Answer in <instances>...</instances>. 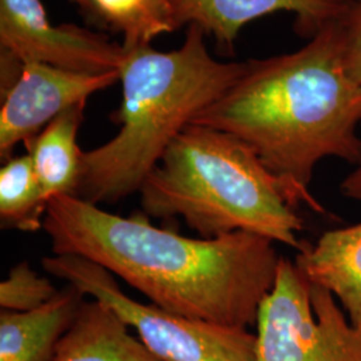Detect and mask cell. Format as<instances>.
<instances>
[{
	"label": "cell",
	"instance_id": "cell-1",
	"mask_svg": "<svg viewBox=\"0 0 361 361\" xmlns=\"http://www.w3.org/2000/svg\"><path fill=\"white\" fill-rule=\"evenodd\" d=\"M43 229L54 255L101 265L161 310L233 328L256 324L281 258L255 233L189 238L146 214L121 217L74 195L49 201Z\"/></svg>",
	"mask_w": 361,
	"mask_h": 361
},
{
	"label": "cell",
	"instance_id": "cell-2",
	"mask_svg": "<svg viewBox=\"0 0 361 361\" xmlns=\"http://www.w3.org/2000/svg\"><path fill=\"white\" fill-rule=\"evenodd\" d=\"M361 85L343 59L338 23L302 49L249 61L245 73L192 125L229 133L245 142L281 182L292 207L324 213L310 190L324 158L361 164Z\"/></svg>",
	"mask_w": 361,
	"mask_h": 361
},
{
	"label": "cell",
	"instance_id": "cell-3",
	"mask_svg": "<svg viewBox=\"0 0 361 361\" xmlns=\"http://www.w3.org/2000/svg\"><path fill=\"white\" fill-rule=\"evenodd\" d=\"M204 38L190 25L178 50H125L122 104L113 116L121 129L109 142L82 152L74 197L99 207L140 192L173 140L243 77L247 62L216 61Z\"/></svg>",
	"mask_w": 361,
	"mask_h": 361
},
{
	"label": "cell",
	"instance_id": "cell-4",
	"mask_svg": "<svg viewBox=\"0 0 361 361\" xmlns=\"http://www.w3.org/2000/svg\"><path fill=\"white\" fill-rule=\"evenodd\" d=\"M143 214L180 217L202 238L255 233L300 250L304 221L257 154L229 133L189 125L140 188Z\"/></svg>",
	"mask_w": 361,
	"mask_h": 361
},
{
	"label": "cell",
	"instance_id": "cell-5",
	"mask_svg": "<svg viewBox=\"0 0 361 361\" xmlns=\"http://www.w3.org/2000/svg\"><path fill=\"white\" fill-rule=\"evenodd\" d=\"M42 265L85 296L110 307L161 361H256V335L245 328L193 320L141 304L122 292L110 271L86 258L55 255L43 258Z\"/></svg>",
	"mask_w": 361,
	"mask_h": 361
},
{
	"label": "cell",
	"instance_id": "cell-6",
	"mask_svg": "<svg viewBox=\"0 0 361 361\" xmlns=\"http://www.w3.org/2000/svg\"><path fill=\"white\" fill-rule=\"evenodd\" d=\"M256 326V361H361V328L289 258H280Z\"/></svg>",
	"mask_w": 361,
	"mask_h": 361
},
{
	"label": "cell",
	"instance_id": "cell-7",
	"mask_svg": "<svg viewBox=\"0 0 361 361\" xmlns=\"http://www.w3.org/2000/svg\"><path fill=\"white\" fill-rule=\"evenodd\" d=\"M0 47L20 65L34 61L85 74L121 71L126 59L123 46L102 34L52 26L40 0H0Z\"/></svg>",
	"mask_w": 361,
	"mask_h": 361
},
{
	"label": "cell",
	"instance_id": "cell-8",
	"mask_svg": "<svg viewBox=\"0 0 361 361\" xmlns=\"http://www.w3.org/2000/svg\"><path fill=\"white\" fill-rule=\"evenodd\" d=\"M121 80V71L85 74L27 61L13 86L1 94L0 157L8 161L18 143H26L67 109L86 104L92 94Z\"/></svg>",
	"mask_w": 361,
	"mask_h": 361
},
{
	"label": "cell",
	"instance_id": "cell-9",
	"mask_svg": "<svg viewBox=\"0 0 361 361\" xmlns=\"http://www.w3.org/2000/svg\"><path fill=\"white\" fill-rule=\"evenodd\" d=\"M171 31L195 25L213 35L219 51L229 55L243 27L261 16L286 11L295 15V31L314 38L338 22L350 0H161Z\"/></svg>",
	"mask_w": 361,
	"mask_h": 361
},
{
	"label": "cell",
	"instance_id": "cell-10",
	"mask_svg": "<svg viewBox=\"0 0 361 361\" xmlns=\"http://www.w3.org/2000/svg\"><path fill=\"white\" fill-rule=\"evenodd\" d=\"M310 284L329 290L361 328V222L323 233L316 244H304L295 259Z\"/></svg>",
	"mask_w": 361,
	"mask_h": 361
},
{
	"label": "cell",
	"instance_id": "cell-11",
	"mask_svg": "<svg viewBox=\"0 0 361 361\" xmlns=\"http://www.w3.org/2000/svg\"><path fill=\"white\" fill-rule=\"evenodd\" d=\"M83 302L85 295L68 285L37 310H1L0 361H51Z\"/></svg>",
	"mask_w": 361,
	"mask_h": 361
},
{
	"label": "cell",
	"instance_id": "cell-12",
	"mask_svg": "<svg viewBox=\"0 0 361 361\" xmlns=\"http://www.w3.org/2000/svg\"><path fill=\"white\" fill-rule=\"evenodd\" d=\"M51 361H161L129 325L98 300L83 302L70 329L58 343Z\"/></svg>",
	"mask_w": 361,
	"mask_h": 361
},
{
	"label": "cell",
	"instance_id": "cell-13",
	"mask_svg": "<svg viewBox=\"0 0 361 361\" xmlns=\"http://www.w3.org/2000/svg\"><path fill=\"white\" fill-rule=\"evenodd\" d=\"M83 110L85 104L67 109L25 143L47 202L58 195L75 193L82 169V150L78 147L77 135Z\"/></svg>",
	"mask_w": 361,
	"mask_h": 361
},
{
	"label": "cell",
	"instance_id": "cell-14",
	"mask_svg": "<svg viewBox=\"0 0 361 361\" xmlns=\"http://www.w3.org/2000/svg\"><path fill=\"white\" fill-rule=\"evenodd\" d=\"M30 155L6 161L0 170V219L23 232L43 228L47 209Z\"/></svg>",
	"mask_w": 361,
	"mask_h": 361
},
{
	"label": "cell",
	"instance_id": "cell-15",
	"mask_svg": "<svg viewBox=\"0 0 361 361\" xmlns=\"http://www.w3.org/2000/svg\"><path fill=\"white\" fill-rule=\"evenodd\" d=\"M95 22L123 35V49L150 46L161 34L173 32L161 0H90Z\"/></svg>",
	"mask_w": 361,
	"mask_h": 361
},
{
	"label": "cell",
	"instance_id": "cell-16",
	"mask_svg": "<svg viewBox=\"0 0 361 361\" xmlns=\"http://www.w3.org/2000/svg\"><path fill=\"white\" fill-rule=\"evenodd\" d=\"M59 290L49 279L40 277L23 261L13 267L0 284V307L13 312H30L49 302Z\"/></svg>",
	"mask_w": 361,
	"mask_h": 361
},
{
	"label": "cell",
	"instance_id": "cell-17",
	"mask_svg": "<svg viewBox=\"0 0 361 361\" xmlns=\"http://www.w3.org/2000/svg\"><path fill=\"white\" fill-rule=\"evenodd\" d=\"M337 23L341 34L344 65L349 75L361 85V4L352 3Z\"/></svg>",
	"mask_w": 361,
	"mask_h": 361
},
{
	"label": "cell",
	"instance_id": "cell-18",
	"mask_svg": "<svg viewBox=\"0 0 361 361\" xmlns=\"http://www.w3.org/2000/svg\"><path fill=\"white\" fill-rule=\"evenodd\" d=\"M341 194L349 200L361 202V164L353 169L341 182Z\"/></svg>",
	"mask_w": 361,
	"mask_h": 361
},
{
	"label": "cell",
	"instance_id": "cell-19",
	"mask_svg": "<svg viewBox=\"0 0 361 361\" xmlns=\"http://www.w3.org/2000/svg\"><path fill=\"white\" fill-rule=\"evenodd\" d=\"M74 3H77L78 6L82 8V11L85 15H87L89 18L92 19V11H91L90 3L87 0H71ZM94 20V19H92Z\"/></svg>",
	"mask_w": 361,
	"mask_h": 361
},
{
	"label": "cell",
	"instance_id": "cell-20",
	"mask_svg": "<svg viewBox=\"0 0 361 361\" xmlns=\"http://www.w3.org/2000/svg\"><path fill=\"white\" fill-rule=\"evenodd\" d=\"M89 3H90V0H87ZM90 7H91V3H90ZM91 11H92V7H91ZM92 19H94V22H95V18H94V11H92Z\"/></svg>",
	"mask_w": 361,
	"mask_h": 361
},
{
	"label": "cell",
	"instance_id": "cell-21",
	"mask_svg": "<svg viewBox=\"0 0 361 361\" xmlns=\"http://www.w3.org/2000/svg\"><path fill=\"white\" fill-rule=\"evenodd\" d=\"M350 1H353V3H357V4H361V0H350Z\"/></svg>",
	"mask_w": 361,
	"mask_h": 361
}]
</instances>
